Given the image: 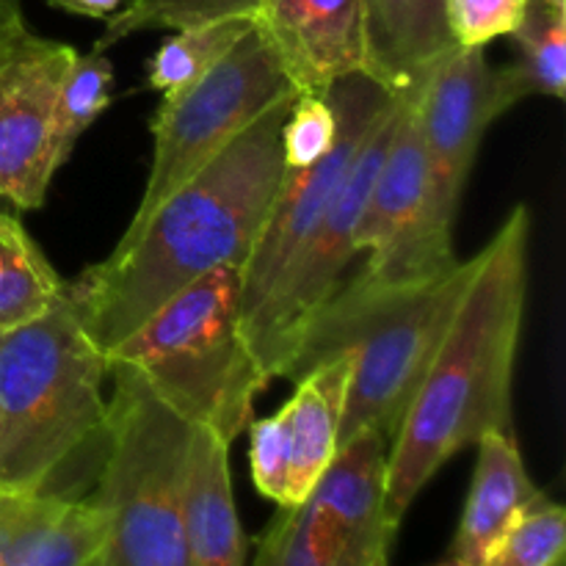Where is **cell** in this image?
<instances>
[{
	"label": "cell",
	"instance_id": "cell-20",
	"mask_svg": "<svg viewBox=\"0 0 566 566\" xmlns=\"http://www.w3.org/2000/svg\"><path fill=\"white\" fill-rule=\"evenodd\" d=\"M514 64L495 70L501 114L528 97H566V0H528L523 22L512 33Z\"/></svg>",
	"mask_w": 566,
	"mask_h": 566
},
{
	"label": "cell",
	"instance_id": "cell-1",
	"mask_svg": "<svg viewBox=\"0 0 566 566\" xmlns=\"http://www.w3.org/2000/svg\"><path fill=\"white\" fill-rule=\"evenodd\" d=\"M296 92L271 105L230 147L182 182L103 263L66 282L99 352L136 332L175 293L219 265H247L285 177L282 125Z\"/></svg>",
	"mask_w": 566,
	"mask_h": 566
},
{
	"label": "cell",
	"instance_id": "cell-31",
	"mask_svg": "<svg viewBox=\"0 0 566 566\" xmlns=\"http://www.w3.org/2000/svg\"><path fill=\"white\" fill-rule=\"evenodd\" d=\"M22 31H28L22 20L20 0H0V50L14 42Z\"/></svg>",
	"mask_w": 566,
	"mask_h": 566
},
{
	"label": "cell",
	"instance_id": "cell-18",
	"mask_svg": "<svg viewBox=\"0 0 566 566\" xmlns=\"http://www.w3.org/2000/svg\"><path fill=\"white\" fill-rule=\"evenodd\" d=\"M354 357L340 354L296 379V392L280 409L291 442L287 501L293 509L318 486L340 448V423L352 385Z\"/></svg>",
	"mask_w": 566,
	"mask_h": 566
},
{
	"label": "cell",
	"instance_id": "cell-26",
	"mask_svg": "<svg viewBox=\"0 0 566 566\" xmlns=\"http://www.w3.org/2000/svg\"><path fill=\"white\" fill-rule=\"evenodd\" d=\"M337 138V116L326 97L296 94L282 125V160L285 171H302L318 164Z\"/></svg>",
	"mask_w": 566,
	"mask_h": 566
},
{
	"label": "cell",
	"instance_id": "cell-22",
	"mask_svg": "<svg viewBox=\"0 0 566 566\" xmlns=\"http://www.w3.org/2000/svg\"><path fill=\"white\" fill-rule=\"evenodd\" d=\"M254 17H227V20L205 22V25L182 28L166 39L147 66L149 88L164 97H175L182 88L197 83L205 72L213 70L238 39L252 28Z\"/></svg>",
	"mask_w": 566,
	"mask_h": 566
},
{
	"label": "cell",
	"instance_id": "cell-4",
	"mask_svg": "<svg viewBox=\"0 0 566 566\" xmlns=\"http://www.w3.org/2000/svg\"><path fill=\"white\" fill-rule=\"evenodd\" d=\"M108 357L70 296L0 332V492L53 495V481L88 446L105 442Z\"/></svg>",
	"mask_w": 566,
	"mask_h": 566
},
{
	"label": "cell",
	"instance_id": "cell-10",
	"mask_svg": "<svg viewBox=\"0 0 566 566\" xmlns=\"http://www.w3.org/2000/svg\"><path fill=\"white\" fill-rule=\"evenodd\" d=\"M337 116V138L329 153L302 171H285L263 232L243 265V321L260 307L274 282L304 247L326 210L340 193L343 180L363 147L370 127L396 103V94L381 88L365 72L340 77L324 92Z\"/></svg>",
	"mask_w": 566,
	"mask_h": 566
},
{
	"label": "cell",
	"instance_id": "cell-17",
	"mask_svg": "<svg viewBox=\"0 0 566 566\" xmlns=\"http://www.w3.org/2000/svg\"><path fill=\"white\" fill-rule=\"evenodd\" d=\"M473 484L459 523L453 562L479 566L509 528L542 497L520 453L517 437L490 431L479 442Z\"/></svg>",
	"mask_w": 566,
	"mask_h": 566
},
{
	"label": "cell",
	"instance_id": "cell-9",
	"mask_svg": "<svg viewBox=\"0 0 566 566\" xmlns=\"http://www.w3.org/2000/svg\"><path fill=\"white\" fill-rule=\"evenodd\" d=\"M398 105H401V97H396V103L370 127L332 208L326 210L304 247L293 254L269 296L243 321V337L269 381L287 374L304 326L343 285L346 269L359 254L357 227L374 177L390 144Z\"/></svg>",
	"mask_w": 566,
	"mask_h": 566
},
{
	"label": "cell",
	"instance_id": "cell-7",
	"mask_svg": "<svg viewBox=\"0 0 566 566\" xmlns=\"http://www.w3.org/2000/svg\"><path fill=\"white\" fill-rule=\"evenodd\" d=\"M287 94L293 86L252 22L213 70L175 97H164L153 119L155 153L147 186L125 232L138 230L160 202Z\"/></svg>",
	"mask_w": 566,
	"mask_h": 566
},
{
	"label": "cell",
	"instance_id": "cell-23",
	"mask_svg": "<svg viewBox=\"0 0 566 566\" xmlns=\"http://www.w3.org/2000/svg\"><path fill=\"white\" fill-rule=\"evenodd\" d=\"M114 86V66L103 53H86L72 59L55 103L53 127V158L55 166H64L75 149L77 138L92 127V122L111 105Z\"/></svg>",
	"mask_w": 566,
	"mask_h": 566
},
{
	"label": "cell",
	"instance_id": "cell-28",
	"mask_svg": "<svg viewBox=\"0 0 566 566\" xmlns=\"http://www.w3.org/2000/svg\"><path fill=\"white\" fill-rule=\"evenodd\" d=\"M249 462L258 492L276 506L287 501V475H291V442L282 415H269L249 423Z\"/></svg>",
	"mask_w": 566,
	"mask_h": 566
},
{
	"label": "cell",
	"instance_id": "cell-32",
	"mask_svg": "<svg viewBox=\"0 0 566 566\" xmlns=\"http://www.w3.org/2000/svg\"><path fill=\"white\" fill-rule=\"evenodd\" d=\"M437 566H459V564L453 562V558H451V562H446V564H437Z\"/></svg>",
	"mask_w": 566,
	"mask_h": 566
},
{
	"label": "cell",
	"instance_id": "cell-30",
	"mask_svg": "<svg viewBox=\"0 0 566 566\" xmlns=\"http://www.w3.org/2000/svg\"><path fill=\"white\" fill-rule=\"evenodd\" d=\"M53 9L66 11V14L88 17V20H108L122 9L125 0H44Z\"/></svg>",
	"mask_w": 566,
	"mask_h": 566
},
{
	"label": "cell",
	"instance_id": "cell-2",
	"mask_svg": "<svg viewBox=\"0 0 566 566\" xmlns=\"http://www.w3.org/2000/svg\"><path fill=\"white\" fill-rule=\"evenodd\" d=\"M531 213L517 205L479 252L473 282L390 448L385 512L401 525L420 492L490 431L514 434L512 385L528 296Z\"/></svg>",
	"mask_w": 566,
	"mask_h": 566
},
{
	"label": "cell",
	"instance_id": "cell-14",
	"mask_svg": "<svg viewBox=\"0 0 566 566\" xmlns=\"http://www.w3.org/2000/svg\"><path fill=\"white\" fill-rule=\"evenodd\" d=\"M254 25L296 94L324 97L335 81L368 70L363 0H260Z\"/></svg>",
	"mask_w": 566,
	"mask_h": 566
},
{
	"label": "cell",
	"instance_id": "cell-13",
	"mask_svg": "<svg viewBox=\"0 0 566 566\" xmlns=\"http://www.w3.org/2000/svg\"><path fill=\"white\" fill-rule=\"evenodd\" d=\"M415 114L429 160L434 213L446 230H453L486 127L501 116L495 70L486 64L484 50L453 48L442 55L415 92Z\"/></svg>",
	"mask_w": 566,
	"mask_h": 566
},
{
	"label": "cell",
	"instance_id": "cell-16",
	"mask_svg": "<svg viewBox=\"0 0 566 566\" xmlns=\"http://www.w3.org/2000/svg\"><path fill=\"white\" fill-rule=\"evenodd\" d=\"M368 70L396 97L423 86L453 44L446 22V0H363Z\"/></svg>",
	"mask_w": 566,
	"mask_h": 566
},
{
	"label": "cell",
	"instance_id": "cell-11",
	"mask_svg": "<svg viewBox=\"0 0 566 566\" xmlns=\"http://www.w3.org/2000/svg\"><path fill=\"white\" fill-rule=\"evenodd\" d=\"M357 247L368 254L365 274L385 282L420 280L457 263L453 230H446L434 213L415 92L403 94L398 105L390 144L359 219Z\"/></svg>",
	"mask_w": 566,
	"mask_h": 566
},
{
	"label": "cell",
	"instance_id": "cell-12",
	"mask_svg": "<svg viewBox=\"0 0 566 566\" xmlns=\"http://www.w3.org/2000/svg\"><path fill=\"white\" fill-rule=\"evenodd\" d=\"M75 50L22 31L0 50V199L36 210L53 182L59 88Z\"/></svg>",
	"mask_w": 566,
	"mask_h": 566
},
{
	"label": "cell",
	"instance_id": "cell-3",
	"mask_svg": "<svg viewBox=\"0 0 566 566\" xmlns=\"http://www.w3.org/2000/svg\"><path fill=\"white\" fill-rule=\"evenodd\" d=\"M479 254L446 271L407 282H385L359 271L343 280L329 302L310 318L293 352L285 379L352 354L340 446L365 431L396 437L437 348L473 282Z\"/></svg>",
	"mask_w": 566,
	"mask_h": 566
},
{
	"label": "cell",
	"instance_id": "cell-6",
	"mask_svg": "<svg viewBox=\"0 0 566 566\" xmlns=\"http://www.w3.org/2000/svg\"><path fill=\"white\" fill-rule=\"evenodd\" d=\"M103 464L94 497L108 531L94 566H191L182 531V470L191 423L171 412L130 365L111 363Z\"/></svg>",
	"mask_w": 566,
	"mask_h": 566
},
{
	"label": "cell",
	"instance_id": "cell-27",
	"mask_svg": "<svg viewBox=\"0 0 566 566\" xmlns=\"http://www.w3.org/2000/svg\"><path fill=\"white\" fill-rule=\"evenodd\" d=\"M528 0H446V22L457 48H481L512 36Z\"/></svg>",
	"mask_w": 566,
	"mask_h": 566
},
{
	"label": "cell",
	"instance_id": "cell-29",
	"mask_svg": "<svg viewBox=\"0 0 566 566\" xmlns=\"http://www.w3.org/2000/svg\"><path fill=\"white\" fill-rule=\"evenodd\" d=\"M36 501L39 495H6V492H0V556H3L11 536L17 534V528L33 512Z\"/></svg>",
	"mask_w": 566,
	"mask_h": 566
},
{
	"label": "cell",
	"instance_id": "cell-33",
	"mask_svg": "<svg viewBox=\"0 0 566 566\" xmlns=\"http://www.w3.org/2000/svg\"><path fill=\"white\" fill-rule=\"evenodd\" d=\"M558 566H564V564H558Z\"/></svg>",
	"mask_w": 566,
	"mask_h": 566
},
{
	"label": "cell",
	"instance_id": "cell-19",
	"mask_svg": "<svg viewBox=\"0 0 566 566\" xmlns=\"http://www.w3.org/2000/svg\"><path fill=\"white\" fill-rule=\"evenodd\" d=\"M108 517L97 497L39 495L25 523L6 545L0 566H94Z\"/></svg>",
	"mask_w": 566,
	"mask_h": 566
},
{
	"label": "cell",
	"instance_id": "cell-5",
	"mask_svg": "<svg viewBox=\"0 0 566 566\" xmlns=\"http://www.w3.org/2000/svg\"><path fill=\"white\" fill-rule=\"evenodd\" d=\"M105 357L130 365L191 426L235 442L269 376L243 337V269L219 265L155 310Z\"/></svg>",
	"mask_w": 566,
	"mask_h": 566
},
{
	"label": "cell",
	"instance_id": "cell-8",
	"mask_svg": "<svg viewBox=\"0 0 566 566\" xmlns=\"http://www.w3.org/2000/svg\"><path fill=\"white\" fill-rule=\"evenodd\" d=\"M387 448L376 431L337 448L318 486L271 520L254 566H390L398 528L385 512Z\"/></svg>",
	"mask_w": 566,
	"mask_h": 566
},
{
	"label": "cell",
	"instance_id": "cell-15",
	"mask_svg": "<svg viewBox=\"0 0 566 566\" xmlns=\"http://www.w3.org/2000/svg\"><path fill=\"white\" fill-rule=\"evenodd\" d=\"M182 531L191 566H247V534L230 481V442L191 426L182 470Z\"/></svg>",
	"mask_w": 566,
	"mask_h": 566
},
{
	"label": "cell",
	"instance_id": "cell-25",
	"mask_svg": "<svg viewBox=\"0 0 566 566\" xmlns=\"http://www.w3.org/2000/svg\"><path fill=\"white\" fill-rule=\"evenodd\" d=\"M564 551L566 512L542 495L479 566H558Z\"/></svg>",
	"mask_w": 566,
	"mask_h": 566
},
{
	"label": "cell",
	"instance_id": "cell-21",
	"mask_svg": "<svg viewBox=\"0 0 566 566\" xmlns=\"http://www.w3.org/2000/svg\"><path fill=\"white\" fill-rule=\"evenodd\" d=\"M66 296L42 249L17 216L0 213V332L42 318Z\"/></svg>",
	"mask_w": 566,
	"mask_h": 566
},
{
	"label": "cell",
	"instance_id": "cell-24",
	"mask_svg": "<svg viewBox=\"0 0 566 566\" xmlns=\"http://www.w3.org/2000/svg\"><path fill=\"white\" fill-rule=\"evenodd\" d=\"M260 0H130L114 17L105 20L103 33L94 42V53H103L111 44L133 36L138 31H182L227 17H254Z\"/></svg>",
	"mask_w": 566,
	"mask_h": 566
}]
</instances>
